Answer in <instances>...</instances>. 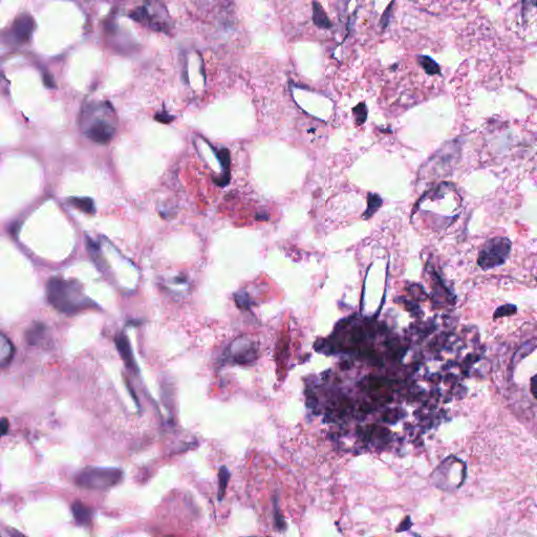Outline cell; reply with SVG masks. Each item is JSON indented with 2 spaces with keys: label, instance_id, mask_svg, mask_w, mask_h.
<instances>
[{
  "label": "cell",
  "instance_id": "6da1fadb",
  "mask_svg": "<svg viewBox=\"0 0 537 537\" xmlns=\"http://www.w3.org/2000/svg\"><path fill=\"white\" fill-rule=\"evenodd\" d=\"M47 295L50 305L66 315H75L95 306L94 302L83 293L79 283L75 280L63 279L61 277H53L48 281Z\"/></svg>",
  "mask_w": 537,
  "mask_h": 537
},
{
  "label": "cell",
  "instance_id": "3957f363",
  "mask_svg": "<svg viewBox=\"0 0 537 537\" xmlns=\"http://www.w3.org/2000/svg\"><path fill=\"white\" fill-rule=\"evenodd\" d=\"M511 247H512V244L507 237L489 239L478 254V267L484 271H487L502 266L507 260L511 252Z\"/></svg>",
  "mask_w": 537,
  "mask_h": 537
},
{
  "label": "cell",
  "instance_id": "d6986e66",
  "mask_svg": "<svg viewBox=\"0 0 537 537\" xmlns=\"http://www.w3.org/2000/svg\"><path fill=\"white\" fill-rule=\"evenodd\" d=\"M364 338H365L364 332L362 331L360 327H355L351 332V341L355 344L360 343L361 341L364 340Z\"/></svg>",
  "mask_w": 537,
  "mask_h": 537
},
{
  "label": "cell",
  "instance_id": "603a6c76",
  "mask_svg": "<svg viewBox=\"0 0 537 537\" xmlns=\"http://www.w3.org/2000/svg\"><path fill=\"white\" fill-rule=\"evenodd\" d=\"M349 322H351V320H349V319H342V320H340V321L337 323V325H336V329H337V331H340V329L345 328V327L349 325Z\"/></svg>",
  "mask_w": 537,
  "mask_h": 537
},
{
  "label": "cell",
  "instance_id": "8fae6325",
  "mask_svg": "<svg viewBox=\"0 0 537 537\" xmlns=\"http://www.w3.org/2000/svg\"><path fill=\"white\" fill-rule=\"evenodd\" d=\"M69 203L76 208L79 210L85 212V213H95V204L94 200L89 197H72L69 199Z\"/></svg>",
  "mask_w": 537,
  "mask_h": 537
},
{
  "label": "cell",
  "instance_id": "30bf717a",
  "mask_svg": "<svg viewBox=\"0 0 537 537\" xmlns=\"http://www.w3.org/2000/svg\"><path fill=\"white\" fill-rule=\"evenodd\" d=\"M313 21L315 22V24L317 25V27L319 28H322V29H328L332 27V23L331 21H329V19L327 18L326 14L325 13V11L322 10L321 6L318 4L314 2L313 3Z\"/></svg>",
  "mask_w": 537,
  "mask_h": 537
},
{
  "label": "cell",
  "instance_id": "5b68a950",
  "mask_svg": "<svg viewBox=\"0 0 537 537\" xmlns=\"http://www.w3.org/2000/svg\"><path fill=\"white\" fill-rule=\"evenodd\" d=\"M35 28L34 19L30 15H20L16 18L10 31V37L16 43H25L30 40Z\"/></svg>",
  "mask_w": 537,
  "mask_h": 537
},
{
  "label": "cell",
  "instance_id": "7a4b0ae2",
  "mask_svg": "<svg viewBox=\"0 0 537 537\" xmlns=\"http://www.w3.org/2000/svg\"><path fill=\"white\" fill-rule=\"evenodd\" d=\"M123 472L118 468L86 467L80 470L75 476L78 486L92 490H104L119 484Z\"/></svg>",
  "mask_w": 537,
  "mask_h": 537
},
{
  "label": "cell",
  "instance_id": "e0dca14e",
  "mask_svg": "<svg viewBox=\"0 0 537 537\" xmlns=\"http://www.w3.org/2000/svg\"><path fill=\"white\" fill-rule=\"evenodd\" d=\"M218 160L221 162L224 169L229 174V167H230V153L228 149H222L217 154Z\"/></svg>",
  "mask_w": 537,
  "mask_h": 537
},
{
  "label": "cell",
  "instance_id": "2e32d148",
  "mask_svg": "<svg viewBox=\"0 0 537 537\" xmlns=\"http://www.w3.org/2000/svg\"><path fill=\"white\" fill-rule=\"evenodd\" d=\"M353 114H355L356 120H357L358 124H363V123L366 120V116H367V108H366L365 104H363V103H360L359 105H357L353 109Z\"/></svg>",
  "mask_w": 537,
  "mask_h": 537
},
{
  "label": "cell",
  "instance_id": "4fadbf2b",
  "mask_svg": "<svg viewBox=\"0 0 537 537\" xmlns=\"http://www.w3.org/2000/svg\"><path fill=\"white\" fill-rule=\"evenodd\" d=\"M230 478V472L226 467H222L218 474V500L222 501L227 489Z\"/></svg>",
  "mask_w": 537,
  "mask_h": 537
},
{
  "label": "cell",
  "instance_id": "ffe728a7",
  "mask_svg": "<svg viewBox=\"0 0 537 537\" xmlns=\"http://www.w3.org/2000/svg\"><path fill=\"white\" fill-rule=\"evenodd\" d=\"M412 526V522L410 521V517L407 516L406 520L403 521L402 522H401V525L398 527L397 529V532H402V531H407L410 527Z\"/></svg>",
  "mask_w": 537,
  "mask_h": 537
},
{
  "label": "cell",
  "instance_id": "52a82bcc",
  "mask_svg": "<svg viewBox=\"0 0 537 537\" xmlns=\"http://www.w3.org/2000/svg\"><path fill=\"white\" fill-rule=\"evenodd\" d=\"M47 326L43 323L34 322L25 332V339L30 345H39L44 341Z\"/></svg>",
  "mask_w": 537,
  "mask_h": 537
},
{
  "label": "cell",
  "instance_id": "44dd1931",
  "mask_svg": "<svg viewBox=\"0 0 537 537\" xmlns=\"http://www.w3.org/2000/svg\"><path fill=\"white\" fill-rule=\"evenodd\" d=\"M9 421L5 418L0 420V438L6 435V432L9 430Z\"/></svg>",
  "mask_w": 537,
  "mask_h": 537
},
{
  "label": "cell",
  "instance_id": "277c9868",
  "mask_svg": "<svg viewBox=\"0 0 537 537\" xmlns=\"http://www.w3.org/2000/svg\"><path fill=\"white\" fill-rule=\"evenodd\" d=\"M87 137L98 144H107L111 142L115 133V126L114 123L107 120H96L88 126L85 131Z\"/></svg>",
  "mask_w": 537,
  "mask_h": 537
},
{
  "label": "cell",
  "instance_id": "ba28073f",
  "mask_svg": "<svg viewBox=\"0 0 537 537\" xmlns=\"http://www.w3.org/2000/svg\"><path fill=\"white\" fill-rule=\"evenodd\" d=\"M72 513L75 521L81 526H88L92 522L93 511L80 502H75L73 504Z\"/></svg>",
  "mask_w": 537,
  "mask_h": 537
},
{
  "label": "cell",
  "instance_id": "ac0fdd59",
  "mask_svg": "<svg viewBox=\"0 0 537 537\" xmlns=\"http://www.w3.org/2000/svg\"><path fill=\"white\" fill-rule=\"evenodd\" d=\"M401 417H402V416H401L400 410L392 409V410H388L387 412L384 413L383 420L387 423H396L397 421H399V420L401 419Z\"/></svg>",
  "mask_w": 537,
  "mask_h": 537
},
{
  "label": "cell",
  "instance_id": "cb8c5ba5",
  "mask_svg": "<svg viewBox=\"0 0 537 537\" xmlns=\"http://www.w3.org/2000/svg\"><path fill=\"white\" fill-rule=\"evenodd\" d=\"M8 533H9L10 537H28V536H25L24 534H22L21 532H19V531H17V530L13 529V528L8 529Z\"/></svg>",
  "mask_w": 537,
  "mask_h": 537
},
{
  "label": "cell",
  "instance_id": "8992f818",
  "mask_svg": "<svg viewBox=\"0 0 537 537\" xmlns=\"http://www.w3.org/2000/svg\"><path fill=\"white\" fill-rule=\"evenodd\" d=\"M15 346L6 336L0 332V367H6L14 358Z\"/></svg>",
  "mask_w": 537,
  "mask_h": 537
},
{
  "label": "cell",
  "instance_id": "9a60e30c",
  "mask_svg": "<svg viewBox=\"0 0 537 537\" xmlns=\"http://www.w3.org/2000/svg\"><path fill=\"white\" fill-rule=\"evenodd\" d=\"M516 313H517V308L514 305H504V306L499 307L495 309V312L493 314V318L499 319V318H502V317L512 316Z\"/></svg>",
  "mask_w": 537,
  "mask_h": 537
},
{
  "label": "cell",
  "instance_id": "d4e9b609",
  "mask_svg": "<svg viewBox=\"0 0 537 537\" xmlns=\"http://www.w3.org/2000/svg\"><path fill=\"white\" fill-rule=\"evenodd\" d=\"M535 384H536V382H535V376H533L532 379H531V392H532V396H533L534 398H536V396H535V391H536Z\"/></svg>",
  "mask_w": 537,
  "mask_h": 537
},
{
  "label": "cell",
  "instance_id": "7c38bea8",
  "mask_svg": "<svg viewBox=\"0 0 537 537\" xmlns=\"http://www.w3.org/2000/svg\"><path fill=\"white\" fill-rule=\"evenodd\" d=\"M382 206V198H381L378 194H374V193H370L368 194V199H367V209L366 211L364 212L363 214V218L364 219H367L372 217L374 213H376L378 211V209L380 208V207Z\"/></svg>",
  "mask_w": 537,
  "mask_h": 537
},
{
  "label": "cell",
  "instance_id": "5bb4252c",
  "mask_svg": "<svg viewBox=\"0 0 537 537\" xmlns=\"http://www.w3.org/2000/svg\"><path fill=\"white\" fill-rule=\"evenodd\" d=\"M419 62L421 63V65L425 69V72L429 75H437L439 74V67L438 63L432 60L430 57L427 56H421L419 58Z\"/></svg>",
  "mask_w": 537,
  "mask_h": 537
},
{
  "label": "cell",
  "instance_id": "7402d4cb",
  "mask_svg": "<svg viewBox=\"0 0 537 537\" xmlns=\"http://www.w3.org/2000/svg\"><path fill=\"white\" fill-rule=\"evenodd\" d=\"M43 82H44L45 86H47V87H50V88L55 87V81H54V79H53V77H51V75L44 74V76H43Z\"/></svg>",
  "mask_w": 537,
  "mask_h": 537
},
{
  "label": "cell",
  "instance_id": "484cf974",
  "mask_svg": "<svg viewBox=\"0 0 537 537\" xmlns=\"http://www.w3.org/2000/svg\"><path fill=\"white\" fill-rule=\"evenodd\" d=\"M162 116H163V118H166V116H167V115H166V114H162ZM162 122H163V123H166V121H165V119H163V121H162Z\"/></svg>",
  "mask_w": 537,
  "mask_h": 537
},
{
  "label": "cell",
  "instance_id": "9c48e42d",
  "mask_svg": "<svg viewBox=\"0 0 537 537\" xmlns=\"http://www.w3.org/2000/svg\"><path fill=\"white\" fill-rule=\"evenodd\" d=\"M115 343H116V347H118V351L121 354L123 360L125 361V363L129 367L134 368V370H135V363H134V360H133L132 354H131V351H130V345H129V342H128V339H127L126 336L123 335V334L119 335L115 339Z\"/></svg>",
  "mask_w": 537,
  "mask_h": 537
}]
</instances>
